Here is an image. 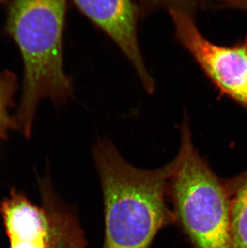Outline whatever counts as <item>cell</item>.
I'll return each instance as SVG.
<instances>
[{"instance_id":"cell-6","label":"cell","mask_w":247,"mask_h":248,"mask_svg":"<svg viewBox=\"0 0 247 248\" xmlns=\"http://www.w3.org/2000/svg\"><path fill=\"white\" fill-rule=\"evenodd\" d=\"M0 212L11 248H47L49 225L43 206H35L24 194L13 190L2 202Z\"/></svg>"},{"instance_id":"cell-7","label":"cell","mask_w":247,"mask_h":248,"mask_svg":"<svg viewBox=\"0 0 247 248\" xmlns=\"http://www.w3.org/2000/svg\"><path fill=\"white\" fill-rule=\"evenodd\" d=\"M49 232L47 248H86L84 232L77 217L63 204L50 206L47 211Z\"/></svg>"},{"instance_id":"cell-1","label":"cell","mask_w":247,"mask_h":248,"mask_svg":"<svg viewBox=\"0 0 247 248\" xmlns=\"http://www.w3.org/2000/svg\"><path fill=\"white\" fill-rule=\"evenodd\" d=\"M93 154L105 205L103 248H150L162 228L177 224L167 205L174 160L154 170L138 168L107 138L99 139Z\"/></svg>"},{"instance_id":"cell-5","label":"cell","mask_w":247,"mask_h":248,"mask_svg":"<svg viewBox=\"0 0 247 248\" xmlns=\"http://www.w3.org/2000/svg\"><path fill=\"white\" fill-rule=\"evenodd\" d=\"M77 9L119 47L149 94L156 89L140 51L138 21L140 9L134 0H73Z\"/></svg>"},{"instance_id":"cell-4","label":"cell","mask_w":247,"mask_h":248,"mask_svg":"<svg viewBox=\"0 0 247 248\" xmlns=\"http://www.w3.org/2000/svg\"><path fill=\"white\" fill-rule=\"evenodd\" d=\"M175 38L187 50L222 95L247 107V36L233 46H221L202 35L194 16L170 11Z\"/></svg>"},{"instance_id":"cell-11","label":"cell","mask_w":247,"mask_h":248,"mask_svg":"<svg viewBox=\"0 0 247 248\" xmlns=\"http://www.w3.org/2000/svg\"><path fill=\"white\" fill-rule=\"evenodd\" d=\"M215 7L247 12V0H215Z\"/></svg>"},{"instance_id":"cell-8","label":"cell","mask_w":247,"mask_h":248,"mask_svg":"<svg viewBox=\"0 0 247 248\" xmlns=\"http://www.w3.org/2000/svg\"><path fill=\"white\" fill-rule=\"evenodd\" d=\"M226 185L230 200V248H247V170Z\"/></svg>"},{"instance_id":"cell-2","label":"cell","mask_w":247,"mask_h":248,"mask_svg":"<svg viewBox=\"0 0 247 248\" xmlns=\"http://www.w3.org/2000/svg\"><path fill=\"white\" fill-rule=\"evenodd\" d=\"M67 0H10L7 31L16 43L24 66L21 101L15 118L26 138L31 134L38 105L57 106L73 96V81L63 68Z\"/></svg>"},{"instance_id":"cell-10","label":"cell","mask_w":247,"mask_h":248,"mask_svg":"<svg viewBox=\"0 0 247 248\" xmlns=\"http://www.w3.org/2000/svg\"><path fill=\"white\" fill-rule=\"evenodd\" d=\"M140 17L158 9L187 12L194 16L199 10L215 7V0H138Z\"/></svg>"},{"instance_id":"cell-3","label":"cell","mask_w":247,"mask_h":248,"mask_svg":"<svg viewBox=\"0 0 247 248\" xmlns=\"http://www.w3.org/2000/svg\"><path fill=\"white\" fill-rule=\"evenodd\" d=\"M169 184L173 214L194 248H230V200L226 183L211 170L193 142L188 117Z\"/></svg>"},{"instance_id":"cell-12","label":"cell","mask_w":247,"mask_h":248,"mask_svg":"<svg viewBox=\"0 0 247 248\" xmlns=\"http://www.w3.org/2000/svg\"><path fill=\"white\" fill-rule=\"evenodd\" d=\"M5 1H7V0H0V2H5Z\"/></svg>"},{"instance_id":"cell-9","label":"cell","mask_w":247,"mask_h":248,"mask_svg":"<svg viewBox=\"0 0 247 248\" xmlns=\"http://www.w3.org/2000/svg\"><path fill=\"white\" fill-rule=\"evenodd\" d=\"M17 86V78L14 73L9 71L0 73V144L7 138L10 129H17L15 118L10 115Z\"/></svg>"}]
</instances>
